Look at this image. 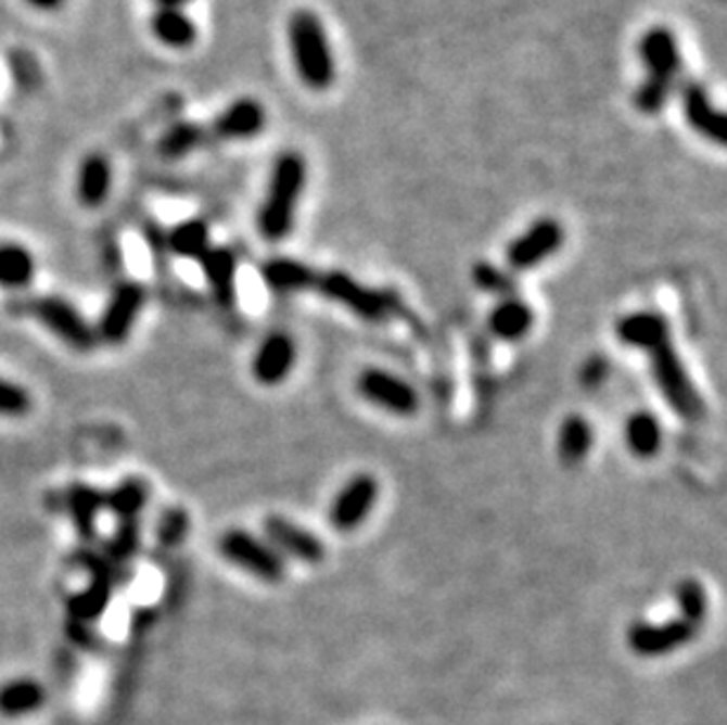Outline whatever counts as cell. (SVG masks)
I'll return each instance as SVG.
<instances>
[{
  "label": "cell",
  "instance_id": "cell-1",
  "mask_svg": "<svg viewBox=\"0 0 727 725\" xmlns=\"http://www.w3.org/2000/svg\"><path fill=\"white\" fill-rule=\"evenodd\" d=\"M306 187V161L297 151H283L273 161L267 196L259 207L257 227L267 241H283L295 225V213Z\"/></svg>",
  "mask_w": 727,
  "mask_h": 725
},
{
  "label": "cell",
  "instance_id": "cell-2",
  "mask_svg": "<svg viewBox=\"0 0 727 725\" xmlns=\"http://www.w3.org/2000/svg\"><path fill=\"white\" fill-rule=\"evenodd\" d=\"M288 46L292 64L306 88L323 92L337 78V64L326 34V26L311 10L292 12L288 20Z\"/></svg>",
  "mask_w": 727,
  "mask_h": 725
},
{
  "label": "cell",
  "instance_id": "cell-3",
  "mask_svg": "<svg viewBox=\"0 0 727 725\" xmlns=\"http://www.w3.org/2000/svg\"><path fill=\"white\" fill-rule=\"evenodd\" d=\"M650 360H652V374L654 382L660 386L662 396L676 415H680L685 422H702L706 408L704 400L694 389L688 370H685L680 356L676 354L674 342L664 340L656 346L648 348Z\"/></svg>",
  "mask_w": 727,
  "mask_h": 725
},
{
  "label": "cell",
  "instance_id": "cell-4",
  "mask_svg": "<svg viewBox=\"0 0 727 725\" xmlns=\"http://www.w3.org/2000/svg\"><path fill=\"white\" fill-rule=\"evenodd\" d=\"M309 292H318L366 320H384L398 309V297L394 292L362 285L344 271H316Z\"/></svg>",
  "mask_w": 727,
  "mask_h": 725
},
{
  "label": "cell",
  "instance_id": "cell-5",
  "mask_svg": "<svg viewBox=\"0 0 727 725\" xmlns=\"http://www.w3.org/2000/svg\"><path fill=\"white\" fill-rule=\"evenodd\" d=\"M219 551L229 563L243 568L245 573L262 582H281L285 577V561L269 542H264L247 530H229L219 539Z\"/></svg>",
  "mask_w": 727,
  "mask_h": 725
},
{
  "label": "cell",
  "instance_id": "cell-6",
  "mask_svg": "<svg viewBox=\"0 0 727 725\" xmlns=\"http://www.w3.org/2000/svg\"><path fill=\"white\" fill-rule=\"evenodd\" d=\"M356 386L362 398L391 415L410 417L419 410V406H422V403H419L417 389L410 382H405L398 374L382 368L362 370L358 374Z\"/></svg>",
  "mask_w": 727,
  "mask_h": 725
},
{
  "label": "cell",
  "instance_id": "cell-7",
  "mask_svg": "<svg viewBox=\"0 0 727 725\" xmlns=\"http://www.w3.org/2000/svg\"><path fill=\"white\" fill-rule=\"evenodd\" d=\"M31 314L43 323L52 334H58L62 342L78 348V352H90L97 344V332L88 320L82 318L72 304L62 297H38L29 304Z\"/></svg>",
  "mask_w": 727,
  "mask_h": 725
},
{
  "label": "cell",
  "instance_id": "cell-8",
  "mask_svg": "<svg viewBox=\"0 0 727 725\" xmlns=\"http://www.w3.org/2000/svg\"><path fill=\"white\" fill-rule=\"evenodd\" d=\"M565 243V229L551 217L537 219L507 247V262L513 271H527L553 257Z\"/></svg>",
  "mask_w": 727,
  "mask_h": 725
},
{
  "label": "cell",
  "instance_id": "cell-9",
  "mask_svg": "<svg viewBox=\"0 0 727 725\" xmlns=\"http://www.w3.org/2000/svg\"><path fill=\"white\" fill-rule=\"evenodd\" d=\"M377 497H380V483L370 473H358V476L348 479L330 505V525L340 533H352L368 521Z\"/></svg>",
  "mask_w": 727,
  "mask_h": 725
},
{
  "label": "cell",
  "instance_id": "cell-10",
  "mask_svg": "<svg viewBox=\"0 0 727 725\" xmlns=\"http://www.w3.org/2000/svg\"><path fill=\"white\" fill-rule=\"evenodd\" d=\"M699 626L690 624L688 620H668L662 624L652 622H636L628 626L626 632V646L632 652L640 654V658H662L678 650L680 646L690 644L697 636Z\"/></svg>",
  "mask_w": 727,
  "mask_h": 725
},
{
  "label": "cell",
  "instance_id": "cell-11",
  "mask_svg": "<svg viewBox=\"0 0 727 725\" xmlns=\"http://www.w3.org/2000/svg\"><path fill=\"white\" fill-rule=\"evenodd\" d=\"M640 62L646 66V78L654 82H664V86H674L680 76L683 58L674 31L664 29V26H652L642 34L638 43Z\"/></svg>",
  "mask_w": 727,
  "mask_h": 725
},
{
  "label": "cell",
  "instance_id": "cell-12",
  "mask_svg": "<svg viewBox=\"0 0 727 725\" xmlns=\"http://www.w3.org/2000/svg\"><path fill=\"white\" fill-rule=\"evenodd\" d=\"M146 302V290L139 283H120L114 295H111L106 309L100 318V326H97V338L104 340L106 344H120L128 340V334L135 326V320L142 311V306Z\"/></svg>",
  "mask_w": 727,
  "mask_h": 725
},
{
  "label": "cell",
  "instance_id": "cell-13",
  "mask_svg": "<svg viewBox=\"0 0 727 725\" xmlns=\"http://www.w3.org/2000/svg\"><path fill=\"white\" fill-rule=\"evenodd\" d=\"M82 563L92 573V580L86 589L68 598L66 610L74 622L88 624L100 620L109 608L111 596H114V573H111L109 561L97 559V556H82Z\"/></svg>",
  "mask_w": 727,
  "mask_h": 725
},
{
  "label": "cell",
  "instance_id": "cell-14",
  "mask_svg": "<svg viewBox=\"0 0 727 725\" xmlns=\"http://www.w3.org/2000/svg\"><path fill=\"white\" fill-rule=\"evenodd\" d=\"M264 535H267L271 547L281 556L285 554L290 559L311 565L326 559V544L309 530L283 519V516H269L264 521Z\"/></svg>",
  "mask_w": 727,
  "mask_h": 725
},
{
  "label": "cell",
  "instance_id": "cell-15",
  "mask_svg": "<svg viewBox=\"0 0 727 725\" xmlns=\"http://www.w3.org/2000/svg\"><path fill=\"white\" fill-rule=\"evenodd\" d=\"M680 109L685 123L702 135L713 144H725V116L723 111L713 104L711 94L697 80H688L680 88Z\"/></svg>",
  "mask_w": 727,
  "mask_h": 725
},
{
  "label": "cell",
  "instance_id": "cell-16",
  "mask_svg": "<svg viewBox=\"0 0 727 725\" xmlns=\"http://www.w3.org/2000/svg\"><path fill=\"white\" fill-rule=\"evenodd\" d=\"M264 125H267V111L250 97H241V100L231 102L221 114L213 120V132L221 142H243V139L257 137Z\"/></svg>",
  "mask_w": 727,
  "mask_h": 725
},
{
  "label": "cell",
  "instance_id": "cell-17",
  "mask_svg": "<svg viewBox=\"0 0 727 725\" xmlns=\"http://www.w3.org/2000/svg\"><path fill=\"white\" fill-rule=\"evenodd\" d=\"M297 346L288 332H271L253 358V374L264 386L281 384L295 368Z\"/></svg>",
  "mask_w": 727,
  "mask_h": 725
},
{
  "label": "cell",
  "instance_id": "cell-18",
  "mask_svg": "<svg viewBox=\"0 0 727 725\" xmlns=\"http://www.w3.org/2000/svg\"><path fill=\"white\" fill-rule=\"evenodd\" d=\"M203 267L205 281L213 290L215 300L221 306H231L235 302V257L229 247L209 245L199 259Z\"/></svg>",
  "mask_w": 727,
  "mask_h": 725
},
{
  "label": "cell",
  "instance_id": "cell-19",
  "mask_svg": "<svg viewBox=\"0 0 727 725\" xmlns=\"http://www.w3.org/2000/svg\"><path fill=\"white\" fill-rule=\"evenodd\" d=\"M614 332H617L622 344L642 348V352H648V348L671 338L666 318L654 311H636V314L624 316L617 323V328H614Z\"/></svg>",
  "mask_w": 727,
  "mask_h": 725
},
{
  "label": "cell",
  "instance_id": "cell-20",
  "mask_svg": "<svg viewBox=\"0 0 727 725\" xmlns=\"http://www.w3.org/2000/svg\"><path fill=\"white\" fill-rule=\"evenodd\" d=\"M111 181H114V173H111V163L106 156L90 153V156L82 158L76 179V196L80 205L100 207L109 199Z\"/></svg>",
  "mask_w": 727,
  "mask_h": 725
},
{
  "label": "cell",
  "instance_id": "cell-21",
  "mask_svg": "<svg viewBox=\"0 0 727 725\" xmlns=\"http://www.w3.org/2000/svg\"><path fill=\"white\" fill-rule=\"evenodd\" d=\"M66 509L72 513V521L78 535L90 542L97 533V516L104 509V493L86 483H74L66 491Z\"/></svg>",
  "mask_w": 727,
  "mask_h": 725
},
{
  "label": "cell",
  "instance_id": "cell-22",
  "mask_svg": "<svg viewBox=\"0 0 727 725\" xmlns=\"http://www.w3.org/2000/svg\"><path fill=\"white\" fill-rule=\"evenodd\" d=\"M151 31L163 46L184 50L191 48L199 38V29H195L193 20L187 15L184 10L177 8H158L151 15Z\"/></svg>",
  "mask_w": 727,
  "mask_h": 725
},
{
  "label": "cell",
  "instance_id": "cell-23",
  "mask_svg": "<svg viewBox=\"0 0 727 725\" xmlns=\"http://www.w3.org/2000/svg\"><path fill=\"white\" fill-rule=\"evenodd\" d=\"M535 323V314L530 306L515 297H505L497 306L495 311L487 318V326H490V332L499 340H521L525 334L533 330Z\"/></svg>",
  "mask_w": 727,
  "mask_h": 725
},
{
  "label": "cell",
  "instance_id": "cell-24",
  "mask_svg": "<svg viewBox=\"0 0 727 725\" xmlns=\"http://www.w3.org/2000/svg\"><path fill=\"white\" fill-rule=\"evenodd\" d=\"M316 269L288 257H273L264 262L262 278L273 292H304L311 290Z\"/></svg>",
  "mask_w": 727,
  "mask_h": 725
},
{
  "label": "cell",
  "instance_id": "cell-25",
  "mask_svg": "<svg viewBox=\"0 0 727 725\" xmlns=\"http://www.w3.org/2000/svg\"><path fill=\"white\" fill-rule=\"evenodd\" d=\"M662 424L656 417L648 410H638L628 415L624 424V441L626 448L632 450L636 457H654L662 448Z\"/></svg>",
  "mask_w": 727,
  "mask_h": 725
},
{
  "label": "cell",
  "instance_id": "cell-26",
  "mask_svg": "<svg viewBox=\"0 0 727 725\" xmlns=\"http://www.w3.org/2000/svg\"><path fill=\"white\" fill-rule=\"evenodd\" d=\"M594 448V429L582 415H570L558 431V457L567 467H577Z\"/></svg>",
  "mask_w": 727,
  "mask_h": 725
},
{
  "label": "cell",
  "instance_id": "cell-27",
  "mask_svg": "<svg viewBox=\"0 0 727 725\" xmlns=\"http://www.w3.org/2000/svg\"><path fill=\"white\" fill-rule=\"evenodd\" d=\"M149 501V487L142 479H123L116 487L104 493V509L116 513L120 521H137Z\"/></svg>",
  "mask_w": 727,
  "mask_h": 725
},
{
  "label": "cell",
  "instance_id": "cell-28",
  "mask_svg": "<svg viewBox=\"0 0 727 725\" xmlns=\"http://www.w3.org/2000/svg\"><path fill=\"white\" fill-rule=\"evenodd\" d=\"M36 276L34 255L20 243H0V285L26 288Z\"/></svg>",
  "mask_w": 727,
  "mask_h": 725
},
{
  "label": "cell",
  "instance_id": "cell-29",
  "mask_svg": "<svg viewBox=\"0 0 727 725\" xmlns=\"http://www.w3.org/2000/svg\"><path fill=\"white\" fill-rule=\"evenodd\" d=\"M46 692L40 688V683L31 678H17V681H8L3 688H0V711L5 716H24L31 714V711L43 707Z\"/></svg>",
  "mask_w": 727,
  "mask_h": 725
},
{
  "label": "cell",
  "instance_id": "cell-30",
  "mask_svg": "<svg viewBox=\"0 0 727 725\" xmlns=\"http://www.w3.org/2000/svg\"><path fill=\"white\" fill-rule=\"evenodd\" d=\"M167 245H170L177 257L195 259L203 257L205 250L209 247V227L205 219H187L177 225L170 233H167Z\"/></svg>",
  "mask_w": 727,
  "mask_h": 725
},
{
  "label": "cell",
  "instance_id": "cell-31",
  "mask_svg": "<svg viewBox=\"0 0 727 725\" xmlns=\"http://www.w3.org/2000/svg\"><path fill=\"white\" fill-rule=\"evenodd\" d=\"M205 132L201 125H195L191 120H179L167 128L161 139H158V153L167 161H179L189 156L191 151L199 149L203 144Z\"/></svg>",
  "mask_w": 727,
  "mask_h": 725
},
{
  "label": "cell",
  "instance_id": "cell-32",
  "mask_svg": "<svg viewBox=\"0 0 727 725\" xmlns=\"http://www.w3.org/2000/svg\"><path fill=\"white\" fill-rule=\"evenodd\" d=\"M676 603L680 608V618L694 626H702L706 620L709 598L706 589L697 580H683L676 587Z\"/></svg>",
  "mask_w": 727,
  "mask_h": 725
},
{
  "label": "cell",
  "instance_id": "cell-33",
  "mask_svg": "<svg viewBox=\"0 0 727 725\" xmlns=\"http://www.w3.org/2000/svg\"><path fill=\"white\" fill-rule=\"evenodd\" d=\"M139 547V523L120 521L114 537L106 544V561L109 563H128Z\"/></svg>",
  "mask_w": 727,
  "mask_h": 725
},
{
  "label": "cell",
  "instance_id": "cell-34",
  "mask_svg": "<svg viewBox=\"0 0 727 725\" xmlns=\"http://www.w3.org/2000/svg\"><path fill=\"white\" fill-rule=\"evenodd\" d=\"M671 94H674V86H664V82H654L646 78L634 92V106L640 114L654 116L666 106Z\"/></svg>",
  "mask_w": 727,
  "mask_h": 725
},
{
  "label": "cell",
  "instance_id": "cell-35",
  "mask_svg": "<svg viewBox=\"0 0 727 725\" xmlns=\"http://www.w3.org/2000/svg\"><path fill=\"white\" fill-rule=\"evenodd\" d=\"M189 533V513L179 507L167 509L156 525V539L163 547H177Z\"/></svg>",
  "mask_w": 727,
  "mask_h": 725
},
{
  "label": "cell",
  "instance_id": "cell-36",
  "mask_svg": "<svg viewBox=\"0 0 727 725\" xmlns=\"http://www.w3.org/2000/svg\"><path fill=\"white\" fill-rule=\"evenodd\" d=\"M473 283L479 285L485 292H493V295H513V281L507 271L497 269L490 262H479L473 267Z\"/></svg>",
  "mask_w": 727,
  "mask_h": 725
},
{
  "label": "cell",
  "instance_id": "cell-37",
  "mask_svg": "<svg viewBox=\"0 0 727 725\" xmlns=\"http://www.w3.org/2000/svg\"><path fill=\"white\" fill-rule=\"evenodd\" d=\"M31 410V396L15 382L0 378V415L22 417Z\"/></svg>",
  "mask_w": 727,
  "mask_h": 725
},
{
  "label": "cell",
  "instance_id": "cell-38",
  "mask_svg": "<svg viewBox=\"0 0 727 725\" xmlns=\"http://www.w3.org/2000/svg\"><path fill=\"white\" fill-rule=\"evenodd\" d=\"M610 378V360L603 356H591L579 370V382L584 389H600Z\"/></svg>",
  "mask_w": 727,
  "mask_h": 725
},
{
  "label": "cell",
  "instance_id": "cell-39",
  "mask_svg": "<svg viewBox=\"0 0 727 725\" xmlns=\"http://www.w3.org/2000/svg\"><path fill=\"white\" fill-rule=\"evenodd\" d=\"M31 8L36 10H43V12H54L64 5V0H26Z\"/></svg>",
  "mask_w": 727,
  "mask_h": 725
},
{
  "label": "cell",
  "instance_id": "cell-40",
  "mask_svg": "<svg viewBox=\"0 0 727 725\" xmlns=\"http://www.w3.org/2000/svg\"><path fill=\"white\" fill-rule=\"evenodd\" d=\"M158 8H177V10H184V5H189L191 0H153Z\"/></svg>",
  "mask_w": 727,
  "mask_h": 725
}]
</instances>
